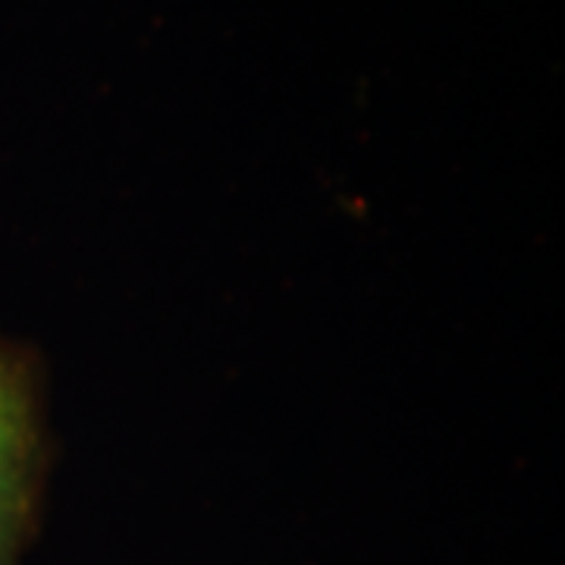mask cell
I'll list each match as a JSON object with an SVG mask.
<instances>
[{"instance_id":"cell-1","label":"cell","mask_w":565,"mask_h":565,"mask_svg":"<svg viewBox=\"0 0 565 565\" xmlns=\"http://www.w3.org/2000/svg\"><path fill=\"white\" fill-rule=\"evenodd\" d=\"M51 478L41 355L0 333V565H25Z\"/></svg>"}]
</instances>
